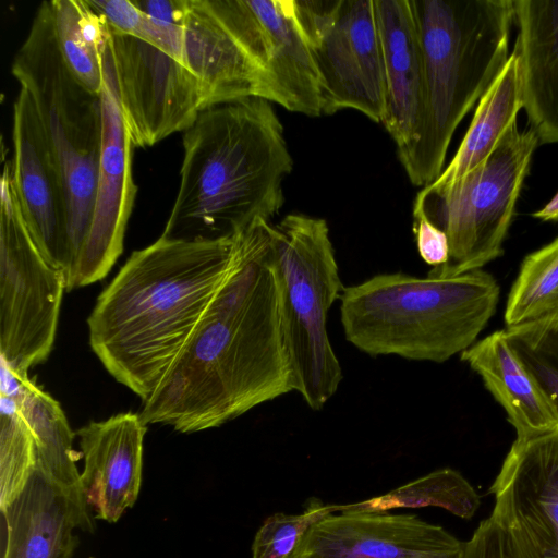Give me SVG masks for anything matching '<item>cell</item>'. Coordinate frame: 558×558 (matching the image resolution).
<instances>
[{"label":"cell","mask_w":558,"mask_h":558,"mask_svg":"<svg viewBox=\"0 0 558 558\" xmlns=\"http://www.w3.org/2000/svg\"><path fill=\"white\" fill-rule=\"evenodd\" d=\"M423 60V105L413 140L397 149L412 184L441 174L453 133L509 58L512 0H410Z\"/></svg>","instance_id":"cell-5"},{"label":"cell","mask_w":558,"mask_h":558,"mask_svg":"<svg viewBox=\"0 0 558 558\" xmlns=\"http://www.w3.org/2000/svg\"><path fill=\"white\" fill-rule=\"evenodd\" d=\"M439 507L461 519H471L481 497L457 470L444 468L413 480L384 495L348 505H332L333 512L355 509L388 511L395 508Z\"/></svg>","instance_id":"cell-25"},{"label":"cell","mask_w":558,"mask_h":558,"mask_svg":"<svg viewBox=\"0 0 558 558\" xmlns=\"http://www.w3.org/2000/svg\"><path fill=\"white\" fill-rule=\"evenodd\" d=\"M133 2L158 21L183 27L187 0H133Z\"/></svg>","instance_id":"cell-33"},{"label":"cell","mask_w":558,"mask_h":558,"mask_svg":"<svg viewBox=\"0 0 558 558\" xmlns=\"http://www.w3.org/2000/svg\"><path fill=\"white\" fill-rule=\"evenodd\" d=\"M37 464L33 432L15 400L0 393V508L24 490Z\"/></svg>","instance_id":"cell-27"},{"label":"cell","mask_w":558,"mask_h":558,"mask_svg":"<svg viewBox=\"0 0 558 558\" xmlns=\"http://www.w3.org/2000/svg\"><path fill=\"white\" fill-rule=\"evenodd\" d=\"M461 558H508L504 536L490 517L463 543Z\"/></svg>","instance_id":"cell-32"},{"label":"cell","mask_w":558,"mask_h":558,"mask_svg":"<svg viewBox=\"0 0 558 558\" xmlns=\"http://www.w3.org/2000/svg\"><path fill=\"white\" fill-rule=\"evenodd\" d=\"M319 76L322 113L381 123L386 85L374 0H294Z\"/></svg>","instance_id":"cell-11"},{"label":"cell","mask_w":558,"mask_h":558,"mask_svg":"<svg viewBox=\"0 0 558 558\" xmlns=\"http://www.w3.org/2000/svg\"><path fill=\"white\" fill-rule=\"evenodd\" d=\"M558 315V238L529 254L510 290L505 322L519 326Z\"/></svg>","instance_id":"cell-26"},{"label":"cell","mask_w":558,"mask_h":558,"mask_svg":"<svg viewBox=\"0 0 558 558\" xmlns=\"http://www.w3.org/2000/svg\"><path fill=\"white\" fill-rule=\"evenodd\" d=\"M104 56L134 148L184 132L203 110L195 75L158 48L109 28Z\"/></svg>","instance_id":"cell-12"},{"label":"cell","mask_w":558,"mask_h":558,"mask_svg":"<svg viewBox=\"0 0 558 558\" xmlns=\"http://www.w3.org/2000/svg\"><path fill=\"white\" fill-rule=\"evenodd\" d=\"M12 144V178L28 232L66 279L72 254L64 184L34 104L22 88L13 105Z\"/></svg>","instance_id":"cell-15"},{"label":"cell","mask_w":558,"mask_h":558,"mask_svg":"<svg viewBox=\"0 0 558 558\" xmlns=\"http://www.w3.org/2000/svg\"><path fill=\"white\" fill-rule=\"evenodd\" d=\"M50 10L58 48L74 77L100 95L104 87L102 54L109 28L86 0H51Z\"/></svg>","instance_id":"cell-24"},{"label":"cell","mask_w":558,"mask_h":558,"mask_svg":"<svg viewBox=\"0 0 558 558\" xmlns=\"http://www.w3.org/2000/svg\"><path fill=\"white\" fill-rule=\"evenodd\" d=\"M184 65L203 110L262 98L322 116L318 72L294 0H187Z\"/></svg>","instance_id":"cell-4"},{"label":"cell","mask_w":558,"mask_h":558,"mask_svg":"<svg viewBox=\"0 0 558 558\" xmlns=\"http://www.w3.org/2000/svg\"><path fill=\"white\" fill-rule=\"evenodd\" d=\"M87 507L36 464L22 494L1 511L7 527L2 558H72L73 531H94Z\"/></svg>","instance_id":"cell-18"},{"label":"cell","mask_w":558,"mask_h":558,"mask_svg":"<svg viewBox=\"0 0 558 558\" xmlns=\"http://www.w3.org/2000/svg\"><path fill=\"white\" fill-rule=\"evenodd\" d=\"M292 169L270 101L245 98L202 110L183 134L180 184L161 236L216 241L257 220L270 222Z\"/></svg>","instance_id":"cell-3"},{"label":"cell","mask_w":558,"mask_h":558,"mask_svg":"<svg viewBox=\"0 0 558 558\" xmlns=\"http://www.w3.org/2000/svg\"><path fill=\"white\" fill-rule=\"evenodd\" d=\"M290 391L272 255L259 242H244L140 416L145 425L195 433Z\"/></svg>","instance_id":"cell-1"},{"label":"cell","mask_w":558,"mask_h":558,"mask_svg":"<svg viewBox=\"0 0 558 558\" xmlns=\"http://www.w3.org/2000/svg\"><path fill=\"white\" fill-rule=\"evenodd\" d=\"M280 328L292 389L320 410L342 379L327 332V315L342 286L325 219L289 214L271 223Z\"/></svg>","instance_id":"cell-8"},{"label":"cell","mask_w":558,"mask_h":558,"mask_svg":"<svg viewBox=\"0 0 558 558\" xmlns=\"http://www.w3.org/2000/svg\"><path fill=\"white\" fill-rule=\"evenodd\" d=\"M11 71L34 104L63 180L72 268L93 215L102 144V105L101 96L82 85L65 65L49 1L37 8Z\"/></svg>","instance_id":"cell-7"},{"label":"cell","mask_w":558,"mask_h":558,"mask_svg":"<svg viewBox=\"0 0 558 558\" xmlns=\"http://www.w3.org/2000/svg\"><path fill=\"white\" fill-rule=\"evenodd\" d=\"M233 238L160 236L134 251L87 318L89 344L107 372L145 401L179 355L215 292Z\"/></svg>","instance_id":"cell-2"},{"label":"cell","mask_w":558,"mask_h":558,"mask_svg":"<svg viewBox=\"0 0 558 558\" xmlns=\"http://www.w3.org/2000/svg\"><path fill=\"white\" fill-rule=\"evenodd\" d=\"M523 109L539 143H558V0L514 1Z\"/></svg>","instance_id":"cell-20"},{"label":"cell","mask_w":558,"mask_h":558,"mask_svg":"<svg viewBox=\"0 0 558 558\" xmlns=\"http://www.w3.org/2000/svg\"><path fill=\"white\" fill-rule=\"evenodd\" d=\"M64 290V272L44 258L28 232L9 161L0 201V354L16 374L28 376L49 356Z\"/></svg>","instance_id":"cell-10"},{"label":"cell","mask_w":558,"mask_h":558,"mask_svg":"<svg viewBox=\"0 0 558 558\" xmlns=\"http://www.w3.org/2000/svg\"><path fill=\"white\" fill-rule=\"evenodd\" d=\"M505 330L513 349L558 411V315Z\"/></svg>","instance_id":"cell-29"},{"label":"cell","mask_w":558,"mask_h":558,"mask_svg":"<svg viewBox=\"0 0 558 558\" xmlns=\"http://www.w3.org/2000/svg\"><path fill=\"white\" fill-rule=\"evenodd\" d=\"M488 493L508 558H558V427L515 438Z\"/></svg>","instance_id":"cell-13"},{"label":"cell","mask_w":558,"mask_h":558,"mask_svg":"<svg viewBox=\"0 0 558 558\" xmlns=\"http://www.w3.org/2000/svg\"><path fill=\"white\" fill-rule=\"evenodd\" d=\"M463 543L414 514L341 510L315 522L290 558H461Z\"/></svg>","instance_id":"cell-16"},{"label":"cell","mask_w":558,"mask_h":558,"mask_svg":"<svg viewBox=\"0 0 558 558\" xmlns=\"http://www.w3.org/2000/svg\"><path fill=\"white\" fill-rule=\"evenodd\" d=\"M504 408L517 439L558 427V411L544 388L520 359L506 330H498L461 353Z\"/></svg>","instance_id":"cell-21"},{"label":"cell","mask_w":558,"mask_h":558,"mask_svg":"<svg viewBox=\"0 0 558 558\" xmlns=\"http://www.w3.org/2000/svg\"><path fill=\"white\" fill-rule=\"evenodd\" d=\"M0 371V393L15 400L35 437L37 466L73 498L86 502L75 464L80 456L73 449L74 434L61 405L2 361Z\"/></svg>","instance_id":"cell-22"},{"label":"cell","mask_w":558,"mask_h":558,"mask_svg":"<svg viewBox=\"0 0 558 558\" xmlns=\"http://www.w3.org/2000/svg\"><path fill=\"white\" fill-rule=\"evenodd\" d=\"M112 32L145 41L184 64V29L160 22L129 0H86Z\"/></svg>","instance_id":"cell-28"},{"label":"cell","mask_w":558,"mask_h":558,"mask_svg":"<svg viewBox=\"0 0 558 558\" xmlns=\"http://www.w3.org/2000/svg\"><path fill=\"white\" fill-rule=\"evenodd\" d=\"M374 8L386 85L381 123L400 149L413 140L422 113L421 45L410 0H374Z\"/></svg>","instance_id":"cell-19"},{"label":"cell","mask_w":558,"mask_h":558,"mask_svg":"<svg viewBox=\"0 0 558 558\" xmlns=\"http://www.w3.org/2000/svg\"><path fill=\"white\" fill-rule=\"evenodd\" d=\"M331 512L332 505L311 497L302 513L269 515L255 534L252 558H290L308 529Z\"/></svg>","instance_id":"cell-30"},{"label":"cell","mask_w":558,"mask_h":558,"mask_svg":"<svg viewBox=\"0 0 558 558\" xmlns=\"http://www.w3.org/2000/svg\"><path fill=\"white\" fill-rule=\"evenodd\" d=\"M538 137L514 123L480 166L454 183L423 187L413 213H423L448 236L449 258L429 277H453L478 270L501 256L502 243L529 172Z\"/></svg>","instance_id":"cell-9"},{"label":"cell","mask_w":558,"mask_h":558,"mask_svg":"<svg viewBox=\"0 0 558 558\" xmlns=\"http://www.w3.org/2000/svg\"><path fill=\"white\" fill-rule=\"evenodd\" d=\"M413 232L422 259L433 267L445 265L449 258L447 234L432 223L423 213H413Z\"/></svg>","instance_id":"cell-31"},{"label":"cell","mask_w":558,"mask_h":558,"mask_svg":"<svg viewBox=\"0 0 558 558\" xmlns=\"http://www.w3.org/2000/svg\"><path fill=\"white\" fill-rule=\"evenodd\" d=\"M523 108L519 57L513 49L502 70L478 100L469 129L449 165L429 184L446 187L483 163L517 123Z\"/></svg>","instance_id":"cell-23"},{"label":"cell","mask_w":558,"mask_h":558,"mask_svg":"<svg viewBox=\"0 0 558 558\" xmlns=\"http://www.w3.org/2000/svg\"><path fill=\"white\" fill-rule=\"evenodd\" d=\"M499 291L481 269L444 278L380 274L343 289L341 324L345 339L368 355L442 363L474 344Z\"/></svg>","instance_id":"cell-6"},{"label":"cell","mask_w":558,"mask_h":558,"mask_svg":"<svg viewBox=\"0 0 558 558\" xmlns=\"http://www.w3.org/2000/svg\"><path fill=\"white\" fill-rule=\"evenodd\" d=\"M533 217L543 221H558V192L542 209L533 213Z\"/></svg>","instance_id":"cell-34"},{"label":"cell","mask_w":558,"mask_h":558,"mask_svg":"<svg viewBox=\"0 0 558 558\" xmlns=\"http://www.w3.org/2000/svg\"><path fill=\"white\" fill-rule=\"evenodd\" d=\"M102 144L93 215L83 246L66 276V290L105 278L123 251L136 184L132 173L133 144L118 105L109 64L102 54Z\"/></svg>","instance_id":"cell-14"},{"label":"cell","mask_w":558,"mask_h":558,"mask_svg":"<svg viewBox=\"0 0 558 558\" xmlns=\"http://www.w3.org/2000/svg\"><path fill=\"white\" fill-rule=\"evenodd\" d=\"M146 425L140 414L119 413L77 430L84 457L81 485L95 518L117 522L138 496Z\"/></svg>","instance_id":"cell-17"}]
</instances>
